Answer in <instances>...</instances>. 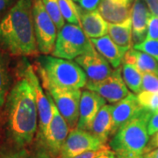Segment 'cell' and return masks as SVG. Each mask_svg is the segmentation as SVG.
<instances>
[{
  "label": "cell",
  "mask_w": 158,
  "mask_h": 158,
  "mask_svg": "<svg viewBox=\"0 0 158 158\" xmlns=\"http://www.w3.org/2000/svg\"><path fill=\"white\" fill-rule=\"evenodd\" d=\"M81 27L88 38H99L108 34L109 23L106 22L98 10L79 11Z\"/></svg>",
  "instance_id": "cell-17"
},
{
  "label": "cell",
  "mask_w": 158,
  "mask_h": 158,
  "mask_svg": "<svg viewBox=\"0 0 158 158\" xmlns=\"http://www.w3.org/2000/svg\"><path fill=\"white\" fill-rule=\"evenodd\" d=\"M134 0H100L98 11L109 24L124 22L131 18Z\"/></svg>",
  "instance_id": "cell-15"
},
{
  "label": "cell",
  "mask_w": 158,
  "mask_h": 158,
  "mask_svg": "<svg viewBox=\"0 0 158 158\" xmlns=\"http://www.w3.org/2000/svg\"><path fill=\"white\" fill-rule=\"evenodd\" d=\"M100 0H79V5L84 11H96Z\"/></svg>",
  "instance_id": "cell-31"
},
{
  "label": "cell",
  "mask_w": 158,
  "mask_h": 158,
  "mask_svg": "<svg viewBox=\"0 0 158 158\" xmlns=\"http://www.w3.org/2000/svg\"><path fill=\"white\" fill-rule=\"evenodd\" d=\"M134 48L151 56L158 62V40H144L141 43L135 44Z\"/></svg>",
  "instance_id": "cell-27"
},
{
  "label": "cell",
  "mask_w": 158,
  "mask_h": 158,
  "mask_svg": "<svg viewBox=\"0 0 158 158\" xmlns=\"http://www.w3.org/2000/svg\"><path fill=\"white\" fill-rule=\"evenodd\" d=\"M148 7L150 11V13L158 17V0H145Z\"/></svg>",
  "instance_id": "cell-34"
},
{
  "label": "cell",
  "mask_w": 158,
  "mask_h": 158,
  "mask_svg": "<svg viewBox=\"0 0 158 158\" xmlns=\"http://www.w3.org/2000/svg\"><path fill=\"white\" fill-rule=\"evenodd\" d=\"M141 90L158 93V76L153 73H142Z\"/></svg>",
  "instance_id": "cell-28"
},
{
  "label": "cell",
  "mask_w": 158,
  "mask_h": 158,
  "mask_svg": "<svg viewBox=\"0 0 158 158\" xmlns=\"http://www.w3.org/2000/svg\"><path fill=\"white\" fill-rule=\"evenodd\" d=\"M29 158H51V156L46 150H40L36 154H34L33 156Z\"/></svg>",
  "instance_id": "cell-37"
},
{
  "label": "cell",
  "mask_w": 158,
  "mask_h": 158,
  "mask_svg": "<svg viewBox=\"0 0 158 158\" xmlns=\"http://www.w3.org/2000/svg\"><path fill=\"white\" fill-rule=\"evenodd\" d=\"M41 1L45 6L48 13L49 14L54 23L56 24L57 29L60 30L65 24H64V19L62 17V12L60 10L59 0H41Z\"/></svg>",
  "instance_id": "cell-26"
},
{
  "label": "cell",
  "mask_w": 158,
  "mask_h": 158,
  "mask_svg": "<svg viewBox=\"0 0 158 158\" xmlns=\"http://www.w3.org/2000/svg\"><path fill=\"white\" fill-rule=\"evenodd\" d=\"M32 13L38 49L43 55H49L56 41V26L41 0H33Z\"/></svg>",
  "instance_id": "cell-6"
},
{
  "label": "cell",
  "mask_w": 158,
  "mask_h": 158,
  "mask_svg": "<svg viewBox=\"0 0 158 158\" xmlns=\"http://www.w3.org/2000/svg\"><path fill=\"white\" fill-rule=\"evenodd\" d=\"M108 35L126 55L133 46L132 19L129 18L122 23L109 24Z\"/></svg>",
  "instance_id": "cell-20"
},
{
  "label": "cell",
  "mask_w": 158,
  "mask_h": 158,
  "mask_svg": "<svg viewBox=\"0 0 158 158\" xmlns=\"http://www.w3.org/2000/svg\"><path fill=\"white\" fill-rule=\"evenodd\" d=\"M33 0H18L0 21V47L15 56L37 54Z\"/></svg>",
  "instance_id": "cell-2"
},
{
  "label": "cell",
  "mask_w": 158,
  "mask_h": 158,
  "mask_svg": "<svg viewBox=\"0 0 158 158\" xmlns=\"http://www.w3.org/2000/svg\"><path fill=\"white\" fill-rule=\"evenodd\" d=\"M23 67L24 68L21 71L22 77L27 79L34 88L37 107H38V115H39L38 138L40 141H41L45 135L48 127L53 117L52 98L48 93H46V94L44 93L43 87L40 85L39 78L34 72L33 67L28 62H26V65Z\"/></svg>",
  "instance_id": "cell-7"
},
{
  "label": "cell",
  "mask_w": 158,
  "mask_h": 158,
  "mask_svg": "<svg viewBox=\"0 0 158 158\" xmlns=\"http://www.w3.org/2000/svg\"><path fill=\"white\" fill-rule=\"evenodd\" d=\"M96 158H117L116 155L113 151V149L111 148V147H108L106 148V150L105 152H103L101 155H99L98 157Z\"/></svg>",
  "instance_id": "cell-36"
},
{
  "label": "cell",
  "mask_w": 158,
  "mask_h": 158,
  "mask_svg": "<svg viewBox=\"0 0 158 158\" xmlns=\"http://www.w3.org/2000/svg\"><path fill=\"white\" fill-rule=\"evenodd\" d=\"M0 158H29V153L26 148H17L7 150H0Z\"/></svg>",
  "instance_id": "cell-29"
},
{
  "label": "cell",
  "mask_w": 158,
  "mask_h": 158,
  "mask_svg": "<svg viewBox=\"0 0 158 158\" xmlns=\"http://www.w3.org/2000/svg\"><path fill=\"white\" fill-rule=\"evenodd\" d=\"M74 2H79V0H73Z\"/></svg>",
  "instance_id": "cell-39"
},
{
  "label": "cell",
  "mask_w": 158,
  "mask_h": 158,
  "mask_svg": "<svg viewBox=\"0 0 158 158\" xmlns=\"http://www.w3.org/2000/svg\"><path fill=\"white\" fill-rule=\"evenodd\" d=\"M13 2L14 0H0V15L6 12V10L11 7Z\"/></svg>",
  "instance_id": "cell-35"
},
{
  "label": "cell",
  "mask_w": 158,
  "mask_h": 158,
  "mask_svg": "<svg viewBox=\"0 0 158 158\" xmlns=\"http://www.w3.org/2000/svg\"><path fill=\"white\" fill-rule=\"evenodd\" d=\"M59 6L62 17L66 21L81 27L79 11L73 0H59Z\"/></svg>",
  "instance_id": "cell-24"
},
{
  "label": "cell",
  "mask_w": 158,
  "mask_h": 158,
  "mask_svg": "<svg viewBox=\"0 0 158 158\" xmlns=\"http://www.w3.org/2000/svg\"><path fill=\"white\" fill-rule=\"evenodd\" d=\"M122 77L125 83L134 93H140L142 86V72H141L134 63L123 61Z\"/></svg>",
  "instance_id": "cell-22"
},
{
  "label": "cell",
  "mask_w": 158,
  "mask_h": 158,
  "mask_svg": "<svg viewBox=\"0 0 158 158\" xmlns=\"http://www.w3.org/2000/svg\"><path fill=\"white\" fill-rule=\"evenodd\" d=\"M11 78L6 56L0 51V110L5 106L9 93Z\"/></svg>",
  "instance_id": "cell-23"
},
{
  "label": "cell",
  "mask_w": 158,
  "mask_h": 158,
  "mask_svg": "<svg viewBox=\"0 0 158 158\" xmlns=\"http://www.w3.org/2000/svg\"><path fill=\"white\" fill-rule=\"evenodd\" d=\"M8 135L17 148H26L34 139L38 127V107L34 88L25 77L18 80L5 104Z\"/></svg>",
  "instance_id": "cell-1"
},
{
  "label": "cell",
  "mask_w": 158,
  "mask_h": 158,
  "mask_svg": "<svg viewBox=\"0 0 158 158\" xmlns=\"http://www.w3.org/2000/svg\"><path fill=\"white\" fill-rule=\"evenodd\" d=\"M106 100L98 93L90 90L82 92L79 105V119L77 128L90 131L94 118Z\"/></svg>",
  "instance_id": "cell-12"
},
{
  "label": "cell",
  "mask_w": 158,
  "mask_h": 158,
  "mask_svg": "<svg viewBox=\"0 0 158 158\" xmlns=\"http://www.w3.org/2000/svg\"><path fill=\"white\" fill-rule=\"evenodd\" d=\"M113 106L112 105H105L99 110L92 124L90 132L106 143L108 137L112 135L113 130Z\"/></svg>",
  "instance_id": "cell-19"
},
{
  "label": "cell",
  "mask_w": 158,
  "mask_h": 158,
  "mask_svg": "<svg viewBox=\"0 0 158 158\" xmlns=\"http://www.w3.org/2000/svg\"><path fill=\"white\" fill-rule=\"evenodd\" d=\"M145 40H158V17L152 14L148 19L147 36Z\"/></svg>",
  "instance_id": "cell-30"
},
{
  "label": "cell",
  "mask_w": 158,
  "mask_h": 158,
  "mask_svg": "<svg viewBox=\"0 0 158 158\" xmlns=\"http://www.w3.org/2000/svg\"><path fill=\"white\" fill-rule=\"evenodd\" d=\"M138 101L146 111L152 114L158 113V93L141 90L137 94Z\"/></svg>",
  "instance_id": "cell-25"
},
{
  "label": "cell",
  "mask_w": 158,
  "mask_h": 158,
  "mask_svg": "<svg viewBox=\"0 0 158 158\" xmlns=\"http://www.w3.org/2000/svg\"><path fill=\"white\" fill-rule=\"evenodd\" d=\"M148 131L149 135H153L158 132V113L151 115L148 122Z\"/></svg>",
  "instance_id": "cell-32"
},
{
  "label": "cell",
  "mask_w": 158,
  "mask_h": 158,
  "mask_svg": "<svg viewBox=\"0 0 158 158\" xmlns=\"http://www.w3.org/2000/svg\"><path fill=\"white\" fill-rule=\"evenodd\" d=\"M96 50L90 38L80 26L65 24L58 31L53 56L72 60L86 53Z\"/></svg>",
  "instance_id": "cell-5"
},
{
  "label": "cell",
  "mask_w": 158,
  "mask_h": 158,
  "mask_svg": "<svg viewBox=\"0 0 158 158\" xmlns=\"http://www.w3.org/2000/svg\"><path fill=\"white\" fill-rule=\"evenodd\" d=\"M157 76H158V72H157Z\"/></svg>",
  "instance_id": "cell-40"
},
{
  "label": "cell",
  "mask_w": 158,
  "mask_h": 158,
  "mask_svg": "<svg viewBox=\"0 0 158 158\" xmlns=\"http://www.w3.org/2000/svg\"><path fill=\"white\" fill-rule=\"evenodd\" d=\"M87 90L95 91L111 104H116L129 94V90L122 77V69L113 70L107 78L99 82L88 81L85 85Z\"/></svg>",
  "instance_id": "cell-10"
},
{
  "label": "cell",
  "mask_w": 158,
  "mask_h": 158,
  "mask_svg": "<svg viewBox=\"0 0 158 158\" xmlns=\"http://www.w3.org/2000/svg\"><path fill=\"white\" fill-rule=\"evenodd\" d=\"M56 105L62 116L67 121L70 129L77 127L79 105L82 92L80 89H61L52 87L46 90Z\"/></svg>",
  "instance_id": "cell-8"
},
{
  "label": "cell",
  "mask_w": 158,
  "mask_h": 158,
  "mask_svg": "<svg viewBox=\"0 0 158 158\" xmlns=\"http://www.w3.org/2000/svg\"><path fill=\"white\" fill-rule=\"evenodd\" d=\"M145 0H135L132 7V30L135 44L142 42L146 39L148 23L151 13L148 11Z\"/></svg>",
  "instance_id": "cell-16"
},
{
  "label": "cell",
  "mask_w": 158,
  "mask_h": 158,
  "mask_svg": "<svg viewBox=\"0 0 158 158\" xmlns=\"http://www.w3.org/2000/svg\"><path fill=\"white\" fill-rule=\"evenodd\" d=\"M123 61L134 63L142 73H153L157 75L158 62L154 57L142 51L131 48L125 55Z\"/></svg>",
  "instance_id": "cell-21"
},
{
  "label": "cell",
  "mask_w": 158,
  "mask_h": 158,
  "mask_svg": "<svg viewBox=\"0 0 158 158\" xmlns=\"http://www.w3.org/2000/svg\"><path fill=\"white\" fill-rule=\"evenodd\" d=\"M152 113L144 110L114 134L110 147L117 158H143L149 141L148 122Z\"/></svg>",
  "instance_id": "cell-4"
},
{
  "label": "cell",
  "mask_w": 158,
  "mask_h": 158,
  "mask_svg": "<svg viewBox=\"0 0 158 158\" xmlns=\"http://www.w3.org/2000/svg\"><path fill=\"white\" fill-rule=\"evenodd\" d=\"M75 60L84 69L89 81L99 82L107 78L113 72L110 63L96 50L82 55Z\"/></svg>",
  "instance_id": "cell-13"
},
{
  "label": "cell",
  "mask_w": 158,
  "mask_h": 158,
  "mask_svg": "<svg viewBox=\"0 0 158 158\" xmlns=\"http://www.w3.org/2000/svg\"><path fill=\"white\" fill-rule=\"evenodd\" d=\"M53 117L48 127L43 139L40 141L43 144V149L53 157H57L62 145L69 135V127L67 121L60 113L56 105L52 99Z\"/></svg>",
  "instance_id": "cell-11"
},
{
  "label": "cell",
  "mask_w": 158,
  "mask_h": 158,
  "mask_svg": "<svg viewBox=\"0 0 158 158\" xmlns=\"http://www.w3.org/2000/svg\"><path fill=\"white\" fill-rule=\"evenodd\" d=\"M108 148V146H104L102 147L101 148L99 149H97V150H90V151H86V152L82 153L78 156H75L73 158H96L98 157L99 155H101L102 153L105 152L106 150V148Z\"/></svg>",
  "instance_id": "cell-33"
},
{
  "label": "cell",
  "mask_w": 158,
  "mask_h": 158,
  "mask_svg": "<svg viewBox=\"0 0 158 158\" xmlns=\"http://www.w3.org/2000/svg\"><path fill=\"white\" fill-rule=\"evenodd\" d=\"M90 40L95 49L112 65V67L117 69L120 66L124 60L125 54L113 42L109 35L106 34L99 38H93Z\"/></svg>",
  "instance_id": "cell-18"
},
{
  "label": "cell",
  "mask_w": 158,
  "mask_h": 158,
  "mask_svg": "<svg viewBox=\"0 0 158 158\" xmlns=\"http://www.w3.org/2000/svg\"><path fill=\"white\" fill-rule=\"evenodd\" d=\"M104 146L105 143L90 131L76 127L69 132L56 158H73L82 153L97 150Z\"/></svg>",
  "instance_id": "cell-9"
},
{
  "label": "cell",
  "mask_w": 158,
  "mask_h": 158,
  "mask_svg": "<svg viewBox=\"0 0 158 158\" xmlns=\"http://www.w3.org/2000/svg\"><path fill=\"white\" fill-rule=\"evenodd\" d=\"M37 70L42 87L81 89L87 84V76L77 62L50 56L37 59Z\"/></svg>",
  "instance_id": "cell-3"
},
{
  "label": "cell",
  "mask_w": 158,
  "mask_h": 158,
  "mask_svg": "<svg viewBox=\"0 0 158 158\" xmlns=\"http://www.w3.org/2000/svg\"><path fill=\"white\" fill-rule=\"evenodd\" d=\"M144 108L140 105L138 98L135 93H129L122 100L114 104L113 106V135L121 127L136 118L144 112Z\"/></svg>",
  "instance_id": "cell-14"
},
{
  "label": "cell",
  "mask_w": 158,
  "mask_h": 158,
  "mask_svg": "<svg viewBox=\"0 0 158 158\" xmlns=\"http://www.w3.org/2000/svg\"><path fill=\"white\" fill-rule=\"evenodd\" d=\"M143 158H158V148L144 154Z\"/></svg>",
  "instance_id": "cell-38"
}]
</instances>
